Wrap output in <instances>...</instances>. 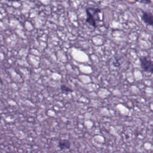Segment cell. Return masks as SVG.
Masks as SVG:
<instances>
[{"label":"cell","instance_id":"6da1fadb","mask_svg":"<svg viewBox=\"0 0 153 153\" xmlns=\"http://www.w3.org/2000/svg\"><path fill=\"white\" fill-rule=\"evenodd\" d=\"M86 19L85 22L94 28L97 27V22L100 21L99 13H101V10L99 8L89 7L85 9Z\"/></svg>","mask_w":153,"mask_h":153},{"label":"cell","instance_id":"3957f363","mask_svg":"<svg viewBox=\"0 0 153 153\" xmlns=\"http://www.w3.org/2000/svg\"><path fill=\"white\" fill-rule=\"evenodd\" d=\"M141 19L145 25L153 26V14L151 12L142 11Z\"/></svg>","mask_w":153,"mask_h":153},{"label":"cell","instance_id":"7a4b0ae2","mask_svg":"<svg viewBox=\"0 0 153 153\" xmlns=\"http://www.w3.org/2000/svg\"><path fill=\"white\" fill-rule=\"evenodd\" d=\"M140 66L144 72L153 74V61L147 56L139 57Z\"/></svg>","mask_w":153,"mask_h":153},{"label":"cell","instance_id":"8992f818","mask_svg":"<svg viewBox=\"0 0 153 153\" xmlns=\"http://www.w3.org/2000/svg\"><path fill=\"white\" fill-rule=\"evenodd\" d=\"M136 1L140 3L145 4H149L151 2V0H136Z\"/></svg>","mask_w":153,"mask_h":153},{"label":"cell","instance_id":"52a82bcc","mask_svg":"<svg viewBox=\"0 0 153 153\" xmlns=\"http://www.w3.org/2000/svg\"><path fill=\"white\" fill-rule=\"evenodd\" d=\"M5 1H8V2H19L20 0H5Z\"/></svg>","mask_w":153,"mask_h":153},{"label":"cell","instance_id":"5b68a950","mask_svg":"<svg viewBox=\"0 0 153 153\" xmlns=\"http://www.w3.org/2000/svg\"><path fill=\"white\" fill-rule=\"evenodd\" d=\"M60 90L63 93H69L72 92L73 90L69 87L66 86V85H60Z\"/></svg>","mask_w":153,"mask_h":153},{"label":"cell","instance_id":"277c9868","mask_svg":"<svg viewBox=\"0 0 153 153\" xmlns=\"http://www.w3.org/2000/svg\"><path fill=\"white\" fill-rule=\"evenodd\" d=\"M70 146H71V143L68 140L62 139L58 142V147L61 150L69 149Z\"/></svg>","mask_w":153,"mask_h":153}]
</instances>
